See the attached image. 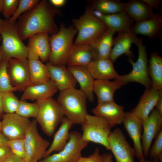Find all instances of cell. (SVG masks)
<instances>
[{
	"instance_id": "cell-1",
	"label": "cell",
	"mask_w": 162,
	"mask_h": 162,
	"mask_svg": "<svg viewBox=\"0 0 162 162\" xmlns=\"http://www.w3.org/2000/svg\"><path fill=\"white\" fill-rule=\"evenodd\" d=\"M61 13L52 7L46 0L40 1L32 10L20 17L16 22L20 36L22 40L37 34L47 33L52 35L59 30L54 17Z\"/></svg>"
},
{
	"instance_id": "cell-2",
	"label": "cell",
	"mask_w": 162,
	"mask_h": 162,
	"mask_svg": "<svg viewBox=\"0 0 162 162\" xmlns=\"http://www.w3.org/2000/svg\"><path fill=\"white\" fill-rule=\"evenodd\" d=\"M87 98L80 89L73 88L60 91L56 100L64 116L73 124H81L88 114Z\"/></svg>"
},
{
	"instance_id": "cell-3",
	"label": "cell",
	"mask_w": 162,
	"mask_h": 162,
	"mask_svg": "<svg viewBox=\"0 0 162 162\" xmlns=\"http://www.w3.org/2000/svg\"><path fill=\"white\" fill-rule=\"evenodd\" d=\"M0 34L2 40L0 53L3 59L27 58L28 48L20 36L16 22L4 20L0 27Z\"/></svg>"
},
{
	"instance_id": "cell-4",
	"label": "cell",
	"mask_w": 162,
	"mask_h": 162,
	"mask_svg": "<svg viewBox=\"0 0 162 162\" xmlns=\"http://www.w3.org/2000/svg\"><path fill=\"white\" fill-rule=\"evenodd\" d=\"M77 31L73 26L62 23L58 32L49 37L50 51L48 62L56 66L65 65Z\"/></svg>"
},
{
	"instance_id": "cell-5",
	"label": "cell",
	"mask_w": 162,
	"mask_h": 162,
	"mask_svg": "<svg viewBox=\"0 0 162 162\" xmlns=\"http://www.w3.org/2000/svg\"><path fill=\"white\" fill-rule=\"evenodd\" d=\"M72 22L78 33L74 45H90L108 28L103 22L93 15L90 8H87L78 19H73Z\"/></svg>"
},
{
	"instance_id": "cell-6",
	"label": "cell",
	"mask_w": 162,
	"mask_h": 162,
	"mask_svg": "<svg viewBox=\"0 0 162 162\" xmlns=\"http://www.w3.org/2000/svg\"><path fill=\"white\" fill-rule=\"evenodd\" d=\"M36 101L39 110L35 119L44 133L51 136L65 116L63 111L57 101L52 97Z\"/></svg>"
},
{
	"instance_id": "cell-7",
	"label": "cell",
	"mask_w": 162,
	"mask_h": 162,
	"mask_svg": "<svg viewBox=\"0 0 162 162\" xmlns=\"http://www.w3.org/2000/svg\"><path fill=\"white\" fill-rule=\"evenodd\" d=\"M136 45L138 50L137 61L134 62L131 59L128 60L132 65V70L127 74L119 75L115 80L120 82L122 86L135 82L142 84L146 89L150 88H152V82L148 74L146 45H143L141 39H139Z\"/></svg>"
},
{
	"instance_id": "cell-8",
	"label": "cell",
	"mask_w": 162,
	"mask_h": 162,
	"mask_svg": "<svg viewBox=\"0 0 162 162\" xmlns=\"http://www.w3.org/2000/svg\"><path fill=\"white\" fill-rule=\"evenodd\" d=\"M81 125L82 136L85 141L101 145L109 149L107 139L112 127L106 119L88 114Z\"/></svg>"
},
{
	"instance_id": "cell-9",
	"label": "cell",
	"mask_w": 162,
	"mask_h": 162,
	"mask_svg": "<svg viewBox=\"0 0 162 162\" xmlns=\"http://www.w3.org/2000/svg\"><path fill=\"white\" fill-rule=\"evenodd\" d=\"M35 119L31 122L24 138L26 162H38L44 157L50 142L39 134Z\"/></svg>"
},
{
	"instance_id": "cell-10",
	"label": "cell",
	"mask_w": 162,
	"mask_h": 162,
	"mask_svg": "<svg viewBox=\"0 0 162 162\" xmlns=\"http://www.w3.org/2000/svg\"><path fill=\"white\" fill-rule=\"evenodd\" d=\"M107 141L109 150L113 154L116 162H135V156L133 148L121 129L116 128L111 131Z\"/></svg>"
},
{
	"instance_id": "cell-11",
	"label": "cell",
	"mask_w": 162,
	"mask_h": 162,
	"mask_svg": "<svg viewBox=\"0 0 162 162\" xmlns=\"http://www.w3.org/2000/svg\"><path fill=\"white\" fill-rule=\"evenodd\" d=\"M7 71L12 86L23 91L31 85L27 58H11L8 61Z\"/></svg>"
},
{
	"instance_id": "cell-12",
	"label": "cell",
	"mask_w": 162,
	"mask_h": 162,
	"mask_svg": "<svg viewBox=\"0 0 162 162\" xmlns=\"http://www.w3.org/2000/svg\"><path fill=\"white\" fill-rule=\"evenodd\" d=\"M162 116L154 109L148 116L142 122L141 143L143 155L146 159L152 141L162 130Z\"/></svg>"
},
{
	"instance_id": "cell-13",
	"label": "cell",
	"mask_w": 162,
	"mask_h": 162,
	"mask_svg": "<svg viewBox=\"0 0 162 162\" xmlns=\"http://www.w3.org/2000/svg\"><path fill=\"white\" fill-rule=\"evenodd\" d=\"M31 122L16 113L5 114L1 121V133L8 140L23 138Z\"/></svg>"
},
{
	"instance_id": "cell-14",
	"label": "cell",
	"mask_w": 162,
	"mask_h": 162,
	"mask_svg": "<svg viewBox=\"0 0 162 162\" xmlns=\"http://www.w3.org/2000/svg\"><path fill=\"white\" fill-rule=\"evenodd\" d=\"M122 123L134 143L135 156L139 160L145 159L142 150L141 137L142 122L130 112H125Z\"/></svg>"
},
{
	"instance_id": "cell-15",
	"label": "cell",
	"mask_w": 162,
	"mask_h": 162,
	"mask_svg": "<svg viewBox=\"0 0 162 162\" xmlns=\"http://www.w3.org/2000/svg\"><path fill=\"white\" fill-rule=\"evenodd\" d=\"M139 40L132 29L118 33L115 38H113V48H112L109 58L113 63L120 56L123 54L127 56L134 57L130 50L131 45L137 44Z\"/></svg>"
},
{
	"instance_id": "cell-16",
	"label": "cell",
	"mask_w": 162,
	"mask_h": 162,
	"mask_svg": "<svg viewBox=\"0 0 162 162\" xmlns=\"http://www.w3.org/2000/svg\"><path fill=\"white\" fill-rule=\"evenodd\" d=\"M88 143L83 139L80 132L76 131L70 132L67 143L58 153L61 162H77L81 156L82 150Z\"/></svg>"
},
{
	"instance_id": "cell-17",
	"label": "cell",
	"mask_w": 162,
	"mask_h": 162,
	"mask_svg": "<svg viewBox=\"0 0 162 162\" xmlns=\"http://www.w3.org/2000/svg\"><path fill=\"white\" fill-rule=\"evenodd\" d=\"M93 15L101 20L108 28L118 33L132 29L134 21L124 12L112 14H104L100 11L92 9Z\"/></svg>"
},
{
	"instance_id": "cell-18",
	"label": "cell",
	"mask_w": 162,
	"mask_h": 162,
	"mask_svg": "<svg viewBox=\"0 0 162 162\" xmlns=\"http://www.w3.org/2000/svg\"><path fill=\"white\" fill-rule=\"evenodd\" d=\"M50 79L60 91L75 88L77 82L65 65L54 66L47 62L46 64Z\"/></svg>"
},
{
	"instance_id": "cell-19",
	"label": "cell",
	"mask_w": 162,
	"mask_h": 162,
	"mask_svg": "<svg viewBox=\"0 0 162 162\" xmlns=\"http://www.w3.org/2000/svg\"><path fill=\"white\" fill-rule=\"evenodd\" d=\"M161 95L162 91L152 88L146 89L137 105L130 112L143 122L154 109Z\"/></svg>"
},
{
	"instance_id": "cell-20",
	"label": "cell",
	"mask_w": 162,
	"mask_h": 162,
	"mask_svg": "<svg viewBox=\"0 0 162 162\" xmlns=\"http://www.w3.org/2000/svg\"><path fill=\"white\" fill-rule=\"evenodd\" d=\"M124 109L123 106L113 101L98 104L92 111L94 115L104 118L113 127L122 123L125 113Z\"/></svg>"
},
{
	"instance_id": "cell-21",
	"label": "cell",
	"mask_w": 162,
	"mask_h": 162,
	"mask_svg": "<svg viewBox=\"0 0 162 162\" xmlns=\"http://www.w3.org/2000/svg\"><path fill=\"white\" fill-rule=\"evenodd\" d=\"M113 64L109 58L93 60L86 68L94 79L115 80L120 75L115 70Z\"/></svg>"
},
{
	"instance_id": "cell-22",
	"label": "cell",
	"mask_w": 162,
	"mask_h": 162,
	"mask_svg": "<svg viewBox=\"0 0 162 162\" xmlns=\"http://www.w3.org/2000/svg\"><path fill=\"white\" fill-rule=\"evenodd\" d=\"M67 68L79 84L80 90L85 94L89 101L93 102L94 100V80L87 68L80 66H69Z\"/></svg>"
},
{
	"instance_id": "cell-23",
	"label": "cell",
	"mask_w": 162,
	"mask_h": 162,
	"mask_svg": "<svg viewBox=\"0 0 162 162\" xmlns=\"http://www.w3.org/2000/svg\"><path fill=\"white\" fill-rule=\"evenodd\" d=\"M58 90L56 85L50 80L43 84L31 85L28 87L23 91L20 100L36 101L44 100L52 97Z\"/></svg>"
},
{
	"instance_id": "cell-24",
	"label": "cell",
	"mask_w": 162,
	"mask_h": 162,
	"mask_svg": "<svg viewBox=\"0 0 162 162\" xmlns=\"http://www.w3.org/2000/svg\"><path fill=\"white\" fill-rule=\"evenodd\" d=\"M123 11L136 22L149 19L156 14L152 8L142 0H132L124 3Z\"/></svg>"
},
{
	"instance_id": "cell-25",
	"label": "cell",
	"mask_w": 162,
	"mask_h": 162,
	"mask_svg": "<svg viewBox=\"0 0 162 162\" xmlns=\"http://www.w3.org/2000/svg\"><path fill=\"white\" fill-rule=\"evenodd\" d=\"M114 32L108 28L93 44L90 45L93 60L109 58L113 45Z\"/></svg>"
},
{
	"instance_id": "cell-26",
	"label": "cell",
	"mask_w": 162,
	"mask_h": 162,
	"mask_svg": "<svg viewBox=\"0 0 162 162\" xmlns=\"http://www.w3.org/2000/svg\"><path fill=\"white\" fill-rule=\"evenodd\" d=\"M27 59L31 85L43 84L50 80L47 67L40 61L38 56L29 54Z\"/></svg>"
},
{
	"instance_id": "cell-27",
	"label": "cell",
	"mask_w": 162,
	"mask_h": 162,
	"mask_svg": "<svg viewBox=\"0 0 162 162\" xmlns=\"http://www.w3.org/2000/svg\"><path fill=\"white\" fill-rule=\"evenodd\" d=\"M122 86L118 81H111L107 80H95L93 92L97 96L98 104L114 101L116 91Z\"/></svg>"
},
{
	"instance_id": "cell-28",
	"label": "cell",
	"mask_w": 162,
	"mask_h": 162,
	"mask_svg": "<svg viewBox=\"0 0 162 162\" xmlns=\"http://www.w3.org/2000/svg\"><path fill=\"white\" fill-rule=\"evenodd\" d=\"M162 28V17L160 14H156L153 17L144 21L136 22L132 28L135 34H141L154 38L160 35Z\"/></svg>"
},
{
	"instance_id": "cell-29",
	"label": "cell",
	"mask_w": 162,
	"mask_h": 162,
	"mask_svg": "<svg viewBox=\"0 0 162 162\" xmlns=\"http://www.w3.org/2000/svg\"><path fill=\"white\" fill-rule=\"evenodd\" d=\"M73 124L65 117L63 118L60 125L54 134L52 142L48 148L43 158L54 152H59L65 146L70 137L69 130Z\"/></svg>"
},
{
	"instance_id": "cell-30",
	"label": "cell",
	"mask_w": 162,
	"mask_h": 162,
	"mask_svg": "<svg viewBox=\"0 0 162 162\" xmlns=\"http://www.w3.org/2000/svg\"><path fill=\"white\" fill-rule=\"evenodd\" d=\"M93 60L90 45L73 44L66 64L68 66H80L86 67Z\"/></svg>"
},
{
	"instance_id": "cell-31",
	"label": "cell",
	"mask_w": 162,
	"mask_h": 162,
	"mask_svg": "<svg viewBox=\"0 0 162 162\" xmlns=\"http://www.w3.org/2000/svg\"><path fill=\"white\" fill-rule=\"evenodd\" d=\"M49 35L47 33H40L28 38V44L34 48L42 62H47L49 59L50 47Z\"/></svg>"
},
{
	"instance_id": "cell-32",
	"label": "cell",
	"mask_w": 162,
	"mask_h": 162,
	"mask_svg": "<svg viewBox=\"0 0 162 162\" xmlns=\"http://www.w3.org/2000/svg\"><path fill=\"white\" fill-rule=\"evenodd\" d=\"M148 67L149 75L151 78L152 88L162 91V57L156 53H152Z\"/></svg>"
},
{
	"instance_id": "cell-33",
	"label": "cell",
	"mask_w": 162,
	"mask_h": 162,
	"mask_svg": "<svg viewBox=\"0 0 162 162\" xmlns=\"http://www.w3.org/2000/svg\"><path fill=\"white\" fill-rule=\"evenodd\" d=\"M124 4L119 0H95L93 2L91 8L104 14L110 15L123 11Z\"/></svg>"
},
{
	"instance_id": "cell-34",
	"label": "cell",
	"mask_w": 162,
	"mask_h": 162,
	"mask_svg": "<svg viewBox=\"0 0 162 162\" xmlns=\"http://www.w3.org/2000/svg\"><path fill=\"white\" fill-rule=\"evenodd\" d=\"M39 106L37 101L28 103L25 100H20L16 113L26 118H36L39 111Z\"/></svg>"
},
{
	"instance_id": "cell-35",
	"label": "cell",
	"mask_w": 162,
	"mask_h": 162,
	"mask_svg": "<svg viewBox=\"0 0 162 162\" xmlns=\"http://www.w3.org/2000/svg\"><path fill=\"white\" fill-rule=\"evenodd\" d=\"M8 61L2 59L0 62V92L2 93L17 91L10 83L7 71Z\"/></svg>"
},
{
	"instance_id": "cell-36",
	"label": "cell",
	"mask_w": 162,
	"mask_h": 162,
	"mask_svg": "<svg viewBox=\"0 0 162 162\" xmlns=\"http://www.w3.org/2000/svg\"><path fill=\"white\" fill-rule=\"evenodd\" d=\"M2 101L3 111L5 114L16 112L20 100L14 94V92L2 93Z\"/></svg>"
},
{
	"instance_id": "cell-37",
	"label": "cell",
	"mask_w": 162,
	"mask_h": 162,
	"mask_svg": "<svg viewBox=\"0 0 162 162\" xmlns=\"http://www.w3.org/2000/svg\"><path fill=\"white\" fill-rule=\"evenodd\" d=\"M39 0H19L16 10L14 15L8 20L12 22H15L22 13L32 10L40 2Z\"/></svg>"
},
{
	"instance_id": "cell-38",
	"label": "cell",
	"mask_w": 162,
	"mask_h": 162,
	"mask_svg": "<svg viewBox=\"0 0 162 162\" xmlns=\"http://www.w3.org/2000/svg\"><path fill=\"white\" fill-rule=\"evenodd\" d=\"M8 146L13 154L23 158L25 160L26 154L24 138L8 139Z\"/></svg>"
},
{
	"instance_id": "cell-39",
	"label": "cell",
	"mask_w": 162,
	"mask_h": 162,
	"mask_svg": "<svg viewBox=\"0 0 162 162\" xmlns=\"http://www.w3.org/2000/svg\"><path fill=\"white\" fill-rule=\"evenodd\" d=\"M19 0H4L2 13L6 20L14 15L17 8Z\"/></svg>"
},
{
	"instance_id": "cell-40",
	"label": "cell",
	"mask_w": 162,
	"mask_h": 162,
	"mask_svg": "<svg viewBox=\"0 0 162 162\" xmlns=\"http://www.w3.org/2000/svg\"><path fill=\"white\" fill-rule=\"evenodd\" d=\"M154 144L151 147L148 156L153 159L162 154V130L155 138Z\"/></svg>"
},
{
	"instance_id": "cell-41",
	"label": "cell",
	"mask_w": 162,
	"mask_h": 162,
	"mask_svg": "<svg viewBox=\"0 0 162 162\" xmlns=\"http://www.w3.org/2000/svg\"><path fill=\"white\" fill-rule=\"evenodd\" d=\"M101 158L99 149L97 147L92 154L88 157L81 156L77 162H101Z\"/></svg>"
},
{
	"instance_id": "cell-42",
	"label": "cell",
	"mask_w": 162,
	"mask_h": 162,
	"mask_svg": "<svg viewBox=\"0 0 162 162\" xmlns=\"http://www.w3.org/2000/svg\"><path fill=\"white\" fill-rule=\"evenodd\" d=\"M12 154V152L8 145H0V162H3Z\"/></svg>"
},
{
	"instance_id": "cell-43",
	"label": "cell",
	"mask_w": 162,
	"mask_h": 162,
	"mask_svg": "<svg viewBox=\"0 0 162 162\" xmlns=\"http://www.w3.org/2000/svg\"><path fill=\"white\" fill-rule=\"evenodd\" d=\"M40 162H61L58 153L50 155L45 158Z\"/></svg>"
},
{
	"instance_id": "cell-44",
	"label": "cell",
	"mask_w": 162,
	"mask_h": 162,
	"mask_svg": "<svg viewBox=\"0 0 162 162\" xmlns=\"http://www.w3.org/2000/svg\"><path fill=\"white\" fill-rule=\"evenodd\" d=\"M151 8L158 9L159 4L162 1L161 0H142Z\"/></svg>"
},
{
	"instance_id": "cell-45",
	"label": "cell",
	"mask_w": 162,
	"mask_h": 162,
	"mask_svg": "<svg viewBox=\"0 0 162 162\" xmlns=\"http://www.w3.org/2000/svg\"><path fill=\"white\" fill-rule=\"evenodd\" d=\"M3 162H26L23 158L13 154L8 156Z\"/></svg>"
},
{
	"instance_id": "cell-46",
	"label": "cell",
	"mask_w": 162,
	"mask_h": 162,
	"mask_svg": "<svg viewBox=\"0 0 162 162\" xmlns=\"http://www.w3.org/2000/svg\"><path fill=\"white\" fill-rule=\"evenodd\" d=\"M112 158L111 154L104 153L101 155V162H112Z\"/></svg>"
},
{
	"instance_id": "cell-47",
	"label": "cell",
	"mask_w": 162,
	"mask_h": 162,
	"mask_svg": "<svg viewBox=\"0 0 162 162\" xmlns=\"http://www.w3.org/2000/svg\"><path fill=\"white\" fill-rule=\"evenodd\" d=\"M50 3L53 6L60 7L64 5L66 2L65 0H50Z\"/></svg>"
},
{
	"instance_id": "cell-48",
	"label": "cell",
	"mask_w": 162,
	"mask_h": 162,
	"mask_svg": "<svg viewBox=\"0 0 162 162\" xmlns=\"http://www.w3.org/2000/svg\"><path fill=\"white\" fill-rule=\"evenodd\" d=\"M155 107V109L162 116V95L160 96Z\"/></svg>"
},
{
	"instance_id": "cell-49",
	"label": "cell",
	"mask_w": 162,
	"mask_h": 162,
	"mask_svg": "<svg viewBox=\"0 0 162 162\" xmlns=\"http://www.w3.org/2000/svg\"><path fill=\"white\" fill-rule=\"evenodd\" d=\"M8 139L0 133V145H8Z\"/></svg>"
},
{
	"instance_id": "cell-50",
	"label": "cell",
	"mask_w": 162,
	"mask_h": 162,
	"mask_svg": "<svg viewBox=\"0 0 162 162\" xmlns=\"http://www.w3.org/2000/svg\"><path fill=\"white\" fill-rule=\"evenodd\" d=\"M4 113L3 111L2 101V92H0V117H3Z\"/></svg>"
},
{
	"instance_id": "cell-51",
	"label": "cell",
	"mask_w": 162,
	"mask_h": 162,
	"mask_svg": "<svg viewBox=\"0 0 162 162\" xmlns=\"http://www.w3.org/2000/svg\"><path fill=\"white\" fill-rule=\"evenodd\" d=\"M4 3V0H0V13L2 12Z\"/></svg>"
},
{
	"instance_id": "cell-52",
	"label": "cell",
	"mask_w": 162,
	"mask_h": 162,
	"mask_svg": "<svg viewBox=\"0 0 162 162\" xmlns=\"http://www.w3.org/2000/svg\"><path fill=\"white\" fill-rule=\"evenodd\" d=\"M139 162H152V159H150L149 160H147L146 159H144L140 160Z\"/></svg>"
},
{
	"instance_id": "cell-53",
	"label": "cell",
	"mask_w": 162,
	"mask_h": 162,
	"mask_svg": "<svg viewBox=\"0 0 162 162\" xmlns=\"http://www.w3.org/2000/svg\"><path fill=\"white\" fill-rule=\"evenodd\" d=\"M152 162H160V160L157 158H155L152 159Z\"/></svg>"
},
{
	"instance_id": "cell-54",
	"label": "cell",
	"mask_w": 162,
	"mask_h": 162,
	"mask_svg": "<svg viewBox=\"0 0 162 162\" xmlns=\"http://www.w3.org/2000/svg\"><path fill=\"white\" fill-rule=\"evenodd\" d=\"M3 21H4V20L1 19L0 18V27H1L2 25V23H3Z\"/></svg>"
},
{
	"instance_id": "cell-55",
	"label": "cell",
	"mask_w": 162,
	"mask_h": 162,
	"mask_svg": "<svg viewBox=\"0 0 162 162\" xmlns=\"http://www.w3.org/2000/svg\"><path fill=\"white\" fill-rule=\"evenodd\" d=\"M3 59L2 56L0 53V62Z\"/></svg>"
},
{
	"instance_id": "cell-56",
	"label": "cell",
	"mask_w": 162,
	"mask_h": 162,
	"mask_svg": "<svg viewBox=\"0 0 162 162\" xmlns=\"http://www.w3.org/2000/svg\"><path fill=\"white\" fill-rule=\"evenodd\" d=\"M0 133H1V123L0 121Z\"/></svg>"
},
{
	"instance_id": "cell-57",
	"label": "cell",
	"mask_w": 162,
	"mask_h": 162,
	"mask_svg": "<svg viewBox=\"0 0 162 162\" xmlns=\"http://www.w3.org/2000/svg\"><path fill=\"white\" fill-rule=\"evenodd\" d=\"M1 40H2V38H1V36L0 34V41H1Z\"/></svg>"
},
{
	"instance_id": "cell-58",
	"label": "cell",
	"mask_w": 162,
	"mask_h": 162,
	"mask_svg": "<svg viewBox=\"0 0 162 162\" xmlns=\"http://www.w3.org/2000/svg\"></svg>"
}]
</instances>
